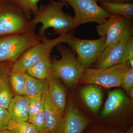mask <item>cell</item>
Returning <instances> with one entry per match:
<instances>
[{
  "label": "cell",
  "instance_id": "83f0119b",
  "mask_svg": "<svg viewBox=\"0 0 133 133\" xmlns=\"http://www.w3.org/2000/svg\"><path fill=\"white\" fill-rule=\"evenodd\" d=\"M13 64V62H12L0 63V78L10 73Z\"/></svg>",
  "mask_w": 133,
  "mask_h": 133
},
{
  "label": "cell",
  "instance_id": "836d02e7",
  "mask_svg": "<svg viewBox=\"0 0 133 133\" xmlns=\"http://www.w3.org/2000/svg\"><path fill=\"white\" fill-rule=\"evenodd\" d=\"M126 133H133V129L132 128H130Z\"/></svg>",
  "mask_w": 133,
  "mask_h": 133
},
{
  "label": "cell",
  "instance_id": "3957f363",
  "mask_svg": "<svg viewBox=\"0 0 133 133\" xmlns=\"http://www.w3.org/2000/svg\"><path fill=\"white\" fill-rule=\"evenodd\" d=\"M35 30L30 21L18 7L8 1L0 2V37Z\"/></svg>",
  "mask_w": 133,
  "mask_h": 133
},
{
  "label": "cell",
  "instance_id": "5b68a950",
  "mask_svg": "<svg viewBox=\"0 0 133 133\" xmlns=\"http://www.w3.org/2000/svg\"><path fill=\"white\" fill-rule=\"evenodd\" d=\"M130 68L128 62L102 69L87 68L78 83L98 85L108 88L119 87L121 86Z\"/></svg>",
  "mask_w": 133,
  "mask_h": 133
},
{
  "label": "cell",
  "instance_id": "f1b7e54d",
  "mask_svg": "<svg viewBox=\"0 0 133 133\" xmlns=\"http://www.w3.org/2000/svg\"><path fill=\"white\" fill-rule=\"evenodd\" d=\"M133 59V37H131L128 49V61Z\"/></svg>",
  "mask_w": 133,
  "mask_h": 133
},
{
  "label": "cell",
  "instance_id": "603a6c76",
  "mask_svg": "<svg viewBox=\"0 0 133 133\" xmlns=\"http://www.w3.org/2000/svg\"><path fill=\"white\" fill-rule=\"evenodd\" d=\"M9 80L13 90L17 95L26 96L25 80L23 73L10 72Z\"/></svg>",
  "mask_w": 133,
  "mask_h": 133
},
{
  "label": "cell",
  "instance_id": "52a82bcc",
  "mask_svg": "<svg viewBox=\"0 0 133 133\" xmlns=\"http://www.w3.org/2000/svg\"><path fill=\"white\" fill-rule=\"evenodd\" d=\"M132 21L118 15H111L97 26L96 30L100 37H106L105 49L98 59L104 56L124 36L133 34Z\"/></svg>",
  "mask_w": 133,
  "mask_h": 133
},
{
  "label": "cell",
  "instance_id": "7c38bea8",
  "mask_svg": "<svg viewBox=\"0 0 133 133\" xmlns=\"http://www.w3.org/2000/svg\"><path fill=\"white\" fill-rule=\"evenodd\" d=\"M88 124L87 119L74 103L66 106L61 133H81Z\"/></svg>",
  "mask_w": 133,
  "mask_h": 133
},
{
  "label": "cell",
  "instance_id": "1f68e13d",
  "mask_svg": "<svg viewBox=\"0 0 133 133\" xmlns=\"http://www.w3.org/2000/svg\"><path fill=\"white\" fill-rule=\"evenodd\" d=\"M0 133H13L11 131H9L8 129L6 130H3V131H0Z\"/></svg>",
  "mask_w": 133,
  "mask_h": 133
},
{
  "label": "cell",
  "instance_id": "484cf974",
  "mask_svg": "<svg viewBox=\"0 0 133 133\" xmlns=\"http://www.w3.org/2000/svg\"><path fill=\"white\" fill-rule=\"evenodd\" d=\"M10 119V115L8 109L0 107V131L7 129Z\"/></svg>",
  "mask_w": 133,
  "mask_h": 133
},
{
  "label": "cell",
  "instance_id": "8992f818",
  "mask_svg": "<svg viewBox=\"0 0 133 133\" xmlns=\"http://www.w3.org/2000/svg\"><path fill=\"white\" fill-rule=\"evenodd\" d=\"M41 42L35 32L0 37V63L14 62L26 51Z\"/></svg>",
  "mask_w": 133,
  "mask_h": 133
},
{
  "label": "cell",
  "instance_id": "2e32d148",
  "mask_svg": "<svg viewBox=\"0 0 133 133\" xmlns=\"http://www.w3.org/2000/svg\"><path fill=\"white\" fill-rule=\"evenodd\" d=\"M127 101L125 94L120 89H116L108 94L102 112V116L106 117L117 111Z\"/></svg>",
  "mask_w": 133,
  "mask_h": 133
},
{
  "label": "cell",
  "instance_id": "4dcf8cb0",
  "mask_svg": "<svg viewBox=\"0 0 133 133\" xmlns=\"http://www.w3.org/2000/svg\"><path fill=\"white\" fill-rule=\"evenodd\" d=\"M129 95L131 100H133V88H131L129 90L128 93Z\"/></svg>",
  "mask_w": 133,
  "mask_h": 133
},
{
  "label": "cell",
  "instance_id": "8fae6325",
  "mask_svg": "<svg viewBox=\"0 0 133 133\" xmlns=\"http://www.w3.org/2000/svg\"><path fill=\"white\" fill-rule=\"evenodd\" d=\"M132 36V33H130L123 37L104 56L97 59L94 69H102L128 62V49Z\"/></svg>",
  "mask_w": 133,
  "mask_h": 133
},
{
  "label": "cell",
  "instance_id": "7402d4cb",
  "mask_svg": "<svg viewBox=\"0 0 133 133\" xmlns=\"http://www.w3.org/2000/svg\"><path fill=\"white\" fill-rule=\"evenodd\" d=\"M8 130L13 133H40L33 124L27 122H17L10 120Z\"/></svg>",
  "mask_w": 133,
  "mask_h": 133
},
{
  "label": "cell",
  "instance_id": "44dd1931",
  "mask_svg": "<svg viewBox=\"0 0 133 133\" xmlns=\"http://www.w3.org/2000/svg\"><path fill=\"white\" fill-rule=\"evenodd\" d=\"M15 5L22 11L25 17L29 20L38 9V3L42 0H6ZM49 1L51 0H48Z\"/></svg>",
  "mask_w": 133,
  "mask_h": 133
},
{
  "label": "cell",
  "instance_id": "30bf717a",
  "mask_svg": "<svg viewBox=\"0 0 133 133\" xmlns=\"http://www.w3.org/2000/svg\"><path fill=\"white\" fill-rule=\"evenodd\" d=\"M42 109L48 133H61L65 112L51 101L48 93V84L42 95Z\"/></svg>",
  "mask_w": 133,
  "mask_h": 133
},
{
  "label": "cell",
  "instance_id": "ac0fdd59",
  "mask_svg": "<svg viewBox=\"0 0 133 133\" xmlns=\"http://www.w3.org/2000/svg\"><path fill=\"white\" fill-rule=\"evenodd\" d=\"M99 3V5L110 15L121 16L127 19H133V3Z\"/></svg>",
  "mask_w": 133,
  "mask_h": 133
},
{
  "label": "cell",
  "instance_id": "f546056e",
  "mask_svg": "<svg viewBox=\"0 0 133 133\" xmlns=\"http://www.w3.org/2000/svg\"><path fill=\"white\" fill-rule=\"evenodd\" d=\"M108 2L116 3H133V0H109Z\"/></svg>",
  "mask_w": 133,
  "mask_h": 133
},
{
  "label": "cell",
  "instance_id": "d6986e66",
  "mask_svg": "<svg viewBox=\"0 0 133 133\" xmlns=\"http://www.w3.org/2000/svg\"><path fill=\"white\" fill-rule=\"evenodd\" d=\"M25 80L26 96H34L43 92L48 84L47 80H40L33 77L27 74L23 73Z\"/></svg>",
  "mask_w": 133,
  "mask_h": 133
},
{
  "label": "cell",
  "instance_id": "9a60e30c",
  "mask_svg": "<svg viewBox=\"0 0 133 133\" xmlns=\"http://www.w3.org/2000/svg\"><path fill=\"white\" fill-rule=\"evenodd\" d=\"M81 98L85 104L91 111H98L102 102V93L100 88L89 85L82 88L80 92Z\"/></svg>",
  "mask_w": 133,
  "mask_h": 133
},
{
  "label": "cell",
  "instance_id": "ffe728a7",
  "mask_svg": "<svg viewBox=\"0 0 133 133\" xmlns=\"http://www.w3.org/2000/svg\"><path fill=\"white\" fill-rule=\"evenodd\" d=\"M10 73L0 78V107L7 109L13 98L10 86Z\"/></svg>",
  "mask_w": 133,
  "mask_h": 133
},
{
  "label": "cell",
  "instance_id": "cb8c5ba5",
  "mask_svg": "<svg viewBox=\"0 0 133 133\" xmlns=\"http://www.w3.org/2000/svg\"><path fill=\"white\" fill-rule=\"evenodd\" d=\"M43 92L30 97L29 104V122L31 123L35 116L41 111L42 107V95Z\"/></svg>",
  "mask_w": 133,
  "mask_h": 133
},
{
  "label": "cell",
  "instance_id": "5bb4252c",
  "mask_svg": "<svg viewBox=\"0 0 133 133\" xmlns=\"http://www.w3.org/2000/svg\"><path fill=\"white\" fill-rule=\"evenodd\" d=\"M49 97L52 103L65 112L66 107V92L59 79L51 74L48 80Z\"/></svg>",
  "mask_w": 133,
  "mask_h": 133
},
{
  "label": "cell",
  "instance_id": "d6a6232c",
  "mask_svg": "<svg viewBox=\"0 0 133 133\" xmlns=\"http://www.w3.org/2000/svg\"><path fill=\"white\" fill-rule=\"evenodd\" d=\"M96 1L99 2L105 3L108 2L109 0H95Z\"/></svg>",
  "mask_w": 133,
  "mask_h": 133
},
{
  "label": "cell",
  "instance_id": "e0dca14e",
  "mask_svg": "<svg viewBox=\"0 0 133 133\" xmlns=\"http://www.w3.org/2000/svg\"><path fill=\"white\" fill-rule=\"evenodd\" d=\"M52 61L50 54L45 55L30 68L26 72L37 79L47 80L51 74Z\"/></svg>",
  "mask_w": 133,
  "mask_h": 133
},
{
  "label": "cell",
  "instance_id": "277c9868",
  "mask_svg": "<svg viewBox=\"0 0 133 133\" xmlns=\"http://www.w3.org/2000/svg\"><path fill=\"white\" fill-rule=\"evenodd\" d=\"M106 36L96 40L80 39L75 37L72 31L67 34L63 43L67 44L77 55V59L85 69L95 63L105 49Z\"/></svg>",
  "mask_w": 133,
  "mask_h": 133
},
{
  "label": "cell",
  "instance_id": "4fadbf2b",
  "mask_svg": "<svg viewBox=\"0 0 133 133\" xmlns=\"http://www.w3.org/2000/svg\"><path fill=\"white\" fill-rule=\"evenodd\" d=\"M29 97L16 95L13 98L8 110L11 120L17 122L29 121Z\"/></svg>",
  "mask_w": 133,
  "mask_h": 133
},
{
  "label": "cell",
  "instance_id": "ba28073f",
  "mask_svg": "<svg viewBox=\"0 0 133 133\" xmlns=\"http://www.w3.org/2000/svg\"><path fill=\"white\" fill-rule=\"evenodd\" d=\"M68 33L59 35L54 39H49L45 35L41 37L40 43L29 48L13 63L10 72H26L42 57L50 54L54 47L60 43H63Z\"/></svg>",
  "mask_w": 133,
  "mask_h": 133
},
{
  "label": "cell",
  "instance_id": "e575fe53",
  "mask_svg": "<svg viewBox=\"0 0 133 133\" xmlns=\"http://www.w3.org/2000/svg\"><path fill=\"white\" fill-rule=\"evenodd\" d=\"M6 1V0H0V2L1 1Z\"/></svg>",
  "mask_w": 133,
  "mask_h": 133
},
{
  "label": "cell",
  "instance_id": "6da1fadb",
  "mask_svg": "<svg viewBox=\"0 0 133 133\" xmlns=\"http://www.w3.org/2000/svg\"><path fill=\"white\" fill-rule=\"evenodd\" d=\"M65 3L55 2L51 0L47 5H40L37 12L30 20L33 27L36 28L37 24L42 26L38 35L40 37L45 35V31L52 28L54 34L62 35L72 31L75 28L74 16L63 10Z\"/></svg>",
  "mask_w": 133,
  "mask_h": 133
},
{
  "label": "cell",
  "instance_id": "7a4b0ae2",
  "mask_svg": "<svg viewBox=\"0 0 133 133\" xmlns=\"http://www.w3.org/2000/svg\"><path fill=\"white\" fill-rule=\"evenodd\" d=\"M56 47L61 58L52 60L51 74L61 79L68 87L72 88L78 83L85 69L79 63L75 53L70 48L62 43Z\"/></svg>",
  "mask_w": 133,
  "mask_h": 133
},
{
  "label": "cell",
  "instance_id": "4316f807",
  "mask_svg": "<svg viewBox=\"0 0 133 133\" xmlns=\"http://www.w3.org/2000/svg\"><path fill=\"white\" fill-rule=\"evenodd\" d=\"M128 94L131 88L133 87V68H130L126 73L124 81L121 86Z\"/></svg>",
  "mask_w": 133,
  "mask_h": 133
},
{
  "label": "cell",
  "instance_id": "9c48e42d",
  "mask_svg": "<svg viewBox=\"0 0 133 133\" xmlns=\"http://www.w3.org/2000/svg\"><path fill=\"white\" fill-rule=\"evenodd\" d=\"M70 5L74 10L75 28L90 22L101 24L111 15L98 4L95 0H58Z\"/></svg>",
  "mask_w": 133,
  "mask_h": 133
},
{
  "label": "cell",
  "instance_id": "d4e9b609",
  "mask_svg": "<svg viewBox=\"0 0 133 133\" xmlns=\"http://www.w3.org/2000/svg\"><path fill=\"white\" fill-rule=\"evenodd\" d=\"M31 123L35 126L36 128L39 133H48L46 129L45 120L43 114L42 107L41 111L35 116Z\"/></svg>",
  "mask_w": 133,
  "mask_h": 133
}]
</instances>
